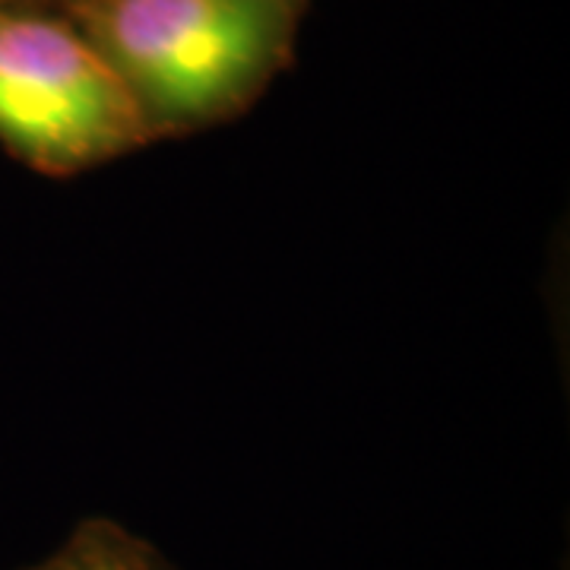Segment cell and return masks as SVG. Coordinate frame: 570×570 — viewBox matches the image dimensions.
Wrapping results in <instances>:
<instances>
[{
    "mask_svg": "<svg viewBox=\"0 0 570 570\" xmlns=\"http://www.w3.org/2000/svg\"><path fill=\"white\" fill-rule=\"evenodd\" d=\"M302 13L305 0H86L67 17L168 137L245 111L292 58Z\"/></svg>",
    "mask_w": 570,
    "mask_h": 570,
    "instance_id": "6da1fadb",
    "label": "cell"
},
{
    "mask_svg": "<svg viewBox=\"0 0 570 570\" xmlns=\"http://www.w3.org/2000/svg\"><path fill=\"white\" fill-rule=\"evenodd\" d=\"M153 137L121 77L51 3L0 7V142L48 175H77Z\"/></svg>",
    "mask_w": 570,
    "mask_h": 570,
    "instance_id": "7a4b0ae2",
    "label": "cell"
},
{
    "mask_svg": "<svg viewBox=\"0 0 570 570\" xmlns=\"http://www.w3.org/2000/svg\"><path fill=\"white\" fill-rule=\"evenodd\" d=\"M22 570H175V564L118 520L89 517L51 554Z\"/></svg>",
    "mask_w": 570,
    "mask_h": 570,
    "instance_id": "3957f363",
    "label": "cell"
},
{
    "mask_svg": "<svg viewBox=\"0 0 570 570\" xmlns=\"http://www.w3.org/2000/svg\"><path fill=\"white\" fill-rule=\"evenodd\" d=\"M51 7H58V10H63V13H70V10H77L80 3H86V0H48Z\"/></svg>",
    "mask_w": 570,
    "mask_h": 570,
    "instance_id": "277c9868",
    "label": "cell"
},
{
    "mask_svg": "<svg viewBox=\"0 0 570 570\" xmlns=\"http://www.w3.org/2000/svg\"><path fill=\"white\" fill-rule=\"evenodd\" d=\"M22 3H48V0H0V7H22Z\"/></svg>",
    "mask_w": 570,
    "mask_h": 570,
    "instance_id": "5b68a950",
    "label": "cell"
}]
</instances>
